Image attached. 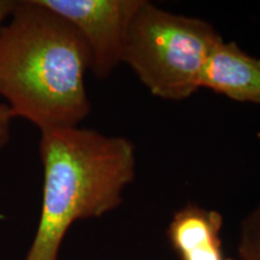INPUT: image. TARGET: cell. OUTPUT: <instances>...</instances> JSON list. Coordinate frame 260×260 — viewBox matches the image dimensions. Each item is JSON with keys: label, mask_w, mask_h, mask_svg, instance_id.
Here are the masks:
<instances>
[{"label": "cell", "mask_w": 260, "mask_h": 260, "mask_svg": "<svg viewBox=\"0 0 260 260\" xmlns=\"http://www.w3.org/2000/svg\"><path fill=\"white\" fill-rule=\"evenodd\" d=\"M88 47L79 31L40 0H17L0 27V95L14 118L41 133L75 128L90 112L84 76Z\"/></svg>", "instance_id": "cell-1"}, {"label": "cell", "mask_w": 260, "mask_h": 260, "mask_svg": "<svg viewBox=\"0 0 260 260\" xmlns=\"http://www.w3.org/2000/svg\"><path fill=\"white\" fill-rule=\"evenodd\" d=\"M39 154L42 206L25 260H58L75 222L99 218L122 204L135 178L136 152L129 139L75 126L41 133Z\"/></svg>", "instance_id": "cell-2"}, {"label": "cell", "mask_w": 260, "mask_h": 260, "mask_svg": "<svg viewBox=\"0 0 260 260\" xmlns=\"http://www.w3.org/2000/svg\"><path fill=\"white\" fill-rule=\"evenodd\" d=\"M220 38L209 22L145 0L130 25L123 63L154 96L182 102L200 89L204 65Z\"/></svg>", "instance_id": "cell-3"}, {"label": "cell", "mask_w": 260, "mask_h": 260, "mask_svg": "<svg viewBox=\"0 0 260 260\" xmlns=\"http://www.w3.org/2000/svg\"><path fill=\"white\" fill-rule=\"evenodd\" d=\"M145 0H40L79 31L90 56V71L106 79L123 63L126 37Z\"/></svg>", "instance_id": "cell-4"}, {"label": "cell", "mask_w": 260, "mask_h": 260, "mask_svg": "<svg viewBox=\"0 0 260 260\" xmlns=\"http://www.w3.org/2000/svg\"><path fill=\"white\" fill-rule=\"evenodd\" d=\"M200 88L237 103L260 105V58L249 56L236 42L220 38L204 65Z\"/></svg>", "instance_id": "cell-5"}, {"label": "cell", "mask_w": 260, "mask_h": 260, "mask_svg": "<svg viewBox=\"0 0 260 260\" xmlns=\"http://www.w3.org/2000/svg\"><path fill=\"white\" fill-rule=\"evenodd\" d=\"M224 218L217 210L188 204L174 213L167 229L178 260H235L224 252L220 239Z\"/></svg>", "instance_id": "cell-6"}, {"label": "cell", "mask_w": 260, "mask_h": 260, "mask_svg": "<svg viewBox=\"0 0 260 260\" xmlns=\"http://www.w3.org/2000/svg\"><path fill=\"white\" fill-rule=\"evenodd\" d=\"M237 253L240 260H260V205L242 220Z\"/></svg>", "instance_id": "cell-7"}, {"label": "cell", "mask_w": 260, "mask_h": 260, "mask_svg": "<svg viewBox=\"0 0 260 260\" xmlns=\"http://www.w3.org/2000/svg\"><path fill=\"white\" fill-rule=\"evenodd\" d=\"M14 117L5 103H0V151L8 144L10 139V130Z\"/></svg>", "instance_id": "cell-8"}, {"label": "cell", "mask_w": 260, "mask_h": 260, "mask_svg": "<svg viewBox=\"0 0 260 260\" xmlns=\"http://www.w3.org/2000/svg\"><path fill=\"white\" fill-rule=\"evenodd\" d=\"M16 0H0V27L15 8Z\"/></svg>", "instance_id": "cell-9"}]
</instances>
